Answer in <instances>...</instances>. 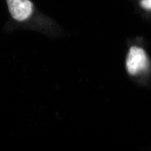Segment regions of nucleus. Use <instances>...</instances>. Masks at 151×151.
I'll use <instances>...</instances> for the list:
<instances>
[{
  "label": "nucleus",
  "instance_id": "f03ea898",
  "mask_svg": "<svg viewBox=\"0 0 151 151\" xmlns=\"http://www.w3.org/2000/svg\"><path fill=\"white\" fill-rule=\"evenodd\" d=\"M140 5L147 11H151V0H141Z\"/></svg>",
  "mask_w": 151,
  "mask_h": 151
},
{
  "label": "nucleus",
  "instance_id": "f257e3e1",
  "mask_svg": "<svg viewBox=\"0 0 151 151\" xmlns=\"http://www.w3.org/2000/svg\"><path fill=\"white\" fill-rule=\"evenodd\" d=\"M150 65L149 59L143 49L133 46L129 49L126 60V68L130 75L146 71Z\"/></svg>",
  "mask_w": 151,
  "mask_h": 151
}]
</instances>
